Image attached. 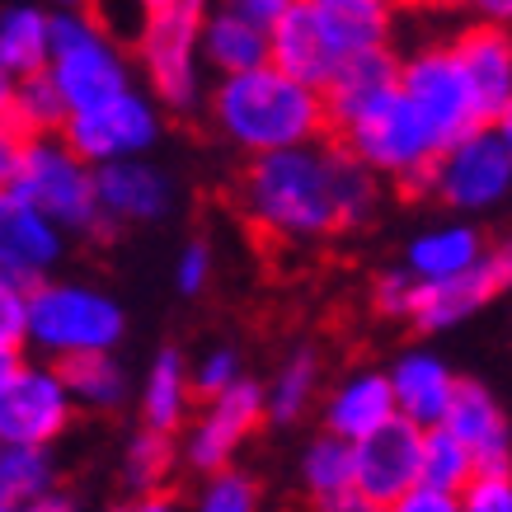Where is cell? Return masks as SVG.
Returning a JSON list of instances; mask_svg holds the SVG:
<instances>
[{"label": "cell", "instance_id": "24", "mask_svg": "<svg viewBox=\"0 0 512 512\" xmlns=\"http://www.w3.org/2000/svg\"><path fill=\"white\" fill-rule=\"evenodd\" d=\"M202 62L217 80L249 76L259 66H273V33L240 10V5H212L202 24Z\"/></svg>", "mask_w": 512, "mask_h": 512}, {"label": "cell", "instance_id": "7", "mask_svg": "<svg viewBox=\"0 0 512 512\" xmlns=\"http://www.w3.org/2000/svg\"><path fill=\"white\" fill-rule=\"evenodd\" d=\"M24 202H33L52 226L66 235H104L109 217L99 207V170L66 146V137H33L24 141L15 184Z\"/></svg>", "mask_w": 512, "mask_h": 512}, {"label": "cell", "instance_id": "15", "mask_svg": "<svg viewBox=\"0 0 512 512\" xmlns=\"http://www.w3.org/2000/svg\"><path fill=\"white\" fill-rule=\"evenodd\" d=\"M442 428L475 456L480 475H512V414L489 381L461 376V390Z\"/></svg>", "mask_w": 512, "mask_h": 512}, {"label": "cell", "instance_id": "27", "mask_svg": "<svg viewBox=\"0 0 512 512\" xmlns=\"http://www.w3.org/2000/svg\"><path fill=\"white\" fill-rule=\"evenodd\" d=\"M184 466L179 437L156 433V428H132L118 456V480H123L127 498H151L165 494V484L174 480V470Z\"/></svg>", "mask_w": 512, "mask_h": 512}, {"label": "cell", "instance_id": "49", "mask_svg": "<svg viewBox=\"0 0 512 512\" xmlns=\"http://www.w3.org/2000/svg\"><path fill=\"white\" fill-rule=\"evenodd\" d=\"M0 512H19V508H15V498L5 494V484H0Z\"/></svg>", "mask_w": 512, "mask_h": 512}, {"label": "cell", "instance_id": "47", "mask_svg": "<svg viewBox=\"0 0 512 512\" xmlns=\"http://www.w3.org/2000/svg\"><path fill=\"white\" fill-rule=\"evenodd\" d=\"M494 132H498V141L508 146V156H512V104L503 113H498V123H494Z\"/></svg>", "mask_w": 512, "mask_h": 512}, {"label": "cell", "instance_id": "21", "mask_svg": "<svg viewBox=\"0 0 512 512\" xmlns=\"http://www.w3.org/2000/svg\"><path fill=\"white\" fill-rule=\"evenodd\" d=\"M451 38V52L466 71L470 90L480 99L489 127L498 123V113L512 104V29H498L489 19H466Z\"/></svg>", "mask_w": 512, "mask_h": 512}, {"label": "cell", "instance_id": "22", "mask_svg": "<svg viewBox=\"0 0 512 512\" xmlns=\"http://www.w3.org/2000/svg\"><path fill=\"white\" fill-rule=\"evenodd\" d=\"M311 15L339 71L357 57L395 52V10L386 0H311Z\"/></svg>", "mask_w": 512, "mask_h": 512}, {"label": "cell", "instance_id": "17", "mask_svg": "<svg viewBox=\"0 0 512 512\" xmlns=\"http://www.w3.org/2000/svg\"><path fill=\"white\" fill-rule=\"evenodd\" d=\"M390 390H395V409H400L404 423L414 428H442L451 414V400L461 390V376L447 357L428 348V343H409L386 362Z\"/></svg>", "mask_w": 512, "mask_h": 512}, {"label": "cell", "instance_id": "41", "mask_svg": "<svg viewBox=\"0 0 512 512\" xmlns=\"http://www.w3.org/2000/svg\"><path fill=\"white\" fill-rule=\"evenodd\" d=\"M19 156H24V137H19V132L5 123V118H0V188L15 184Z\"/></svg>", "mask_w": 512, "mask_h": 512}, {"label": "cell", "instance_id": "42", "mask_svg": "<svg viewBox=\"0 0 512 512\" xmlns=\"http://www.w3.org/2000/svg\"><path fill=\"white\" fill-rule=\"evenodd\" d=\"M311 512H386V508H376L367 494L348 489V494H334V498H325V503H311Z\"/></svg>", "mask_w": 512, "mask_h": 512}, {"label": "cell", "instance_id": "40", "mask_svg": "<svg viewBox=\"0 0 512 512\" xmlns=\"http://www.w3.org/2000/svg\"><path fill=\"white\" fill-rule=\"evenodd\" d=\"M386 512H466L461 508V494H447V489H433V484H419Z\"/></svg>", "mask_w": 512, "mask_h": 512}, {"label": "cell", "instance_id": "10", "mask_svg": "<svg viewBox=\"0 0 512 512\" xmlns=\"http://www.w3.org/2000/svg\"><path fill=\"white\" fill-rule=\"evenodd\" d=\"M428 198L442 202L451 217L461 221H480L494 217L512 202V156L508 146L498 141L494 127H484L475 137L456 141L442 151L433 170V188Z\"/></svg>", "mask_w": 512, "mask_h": 512}, {"label": "cell", "instance_id": "14", "mask_svg": "<svg viewBox=\"0 0 512 512\" xmlns=\"http://www.w3.org/2000/svg\"><path fill=\"white\" fill-rule=\"evenodd\" d=\"M512 292V231L498 235L484 264L461 282H447V287H423L419 282V301H414V320L409 329L433 339V334H447V329H461L470 315H480L489 301Z\"/></svg>", "mask_w": 512, "mask_h": 512}, {"label": "cell", "instance_id": "12", "mask_svg": "<svg viewBox=\"0 0 512 512\" xmlns=\"http://www.w3.org/2000/svg\"><path fill=\"white\" fill-rule=\"evenodd\" d=\"M76 423V400L66 390L62 367L24 357L0 386V447H47Z\"/></svg>", "mask_w": 512, "mask_h": 512}, {"label": "cell", "instance_id": "26", "mask_svg": "<svg viewBox=\"0 0 512 512\" xmlns=\"http://www.w3.org/2000/svg\"><path fill=\"white\" fill-rule=\"evenodd\" d=\"M47 57H52V10L0 5V71L10 80L43 76Z\"/></svg>", "mask_w": 512, "mask_h": 512}, {"label": "cell", "instance_id": "37", "mask_svg": "<svg viewBox=\"0 0 512 512\" xmlns=\"http://www.w3.org/2000/svg\"><path fill=\"white\" fill-rule=\"evenodd\" d=\"M212 278H217V249H212V240H202V235L184 240L179 254H174V287L184 296H202L212 287Z\"/></svg>", "mask_w": 512, "mask_h": 512}, {"label": "cell", "instance_id": "23", "mask_svg": "<svg viewBox=\"0 0 512 512\" xmlns=\"http://www.w3.org/2000/svg\"><path fill=\"white\" fill-rule=\"evenodd\" d=\"M198 414V395H193V362L179 348H156L137 386V419L141 428L184 437V428Z\"/></svg>", "mask_w": 512, "mask_h": 512}, {"label": "cell", "instance_id": "36", "mask_svg": "<svg viewBox=\"0 0 512 512\" xmlns=\"http://www.w3.org/2000/svg\"><path fill=\"white\" fill-rule=\"evenodd\" d=\"M367 301H372V311L381 315V320H390V325H409V320H414V301H419V282L409 278L400 264L381 268V273L372 278Z\"/></svg>", "mask_w": 512, "mask_h": 512}, {"label": "cell", "instance_id": "32", "mask_svg": "<svg viewBox=\"0 0 512 512\" xmlns=\"http://www.w3.org/2000/svg\"><path fill=\"white\" fill-rule=\"evenodd\" d=\"M0 484L15 498V508L57 494V456L47 447H0Z\"/></svg>", "mask_w": 512, "mask_h": 512}, {"label": "cell", "instance_id": "34", "mask_svg": "<svg viewBox=\"0 0 512 512\" xmlns=\"http://www.w3.org/2000/svg\"><path fill=\"white\" fill-rule=\"evenodd\" d=\"M264 508V480L245 466L217 470L198 484L193 494V512H259Z\"/></svg>", "mask_w": 512, "mask_h": 512}, {"label": "cell", "instance_id": "45", "mask_svg": "<svg viewBox=\"0 0 512 512\" xmlns=\"http://www.w3.org/2000/svg\"><path fill=\"white\" fill-rule=\"evenodd\" d=\"M475 19H489L498 29H512V0H480V5H475Z\"/></svg>", "mask_w": 512, "mask_h": 512}, {"label": "cell", "instance_id": "20", "mask_svg": "<svg viewBox=\"0 0 512 512\" xmlns=\"http://www.w3.org/2000/svg\"><path fill=\"white\" fill-rule=\"evenodd\" d=\"M357 456V494H367L376 508H395L409 489L423 484V428L395 419L376 437H367Z\"/></svg>", "mask_w": 512, "mask_h": 512}, {"label": "cell", "instance_id": "48", "mask_svg": "<svg viewBox=\"0 0 512 512\" xmlns=\"http://www.w3.org/2000/svg\"><path fill=\"white\" fill-rule=\"evenodd\" d=\"M10 99H15V80L0 71V118H10Z\"/></svg>", "mask_w": 512, "mask_h": 512}, {"label": "cell", "instance_id": "39", "mask_svg": "<svg viewBox=\"0 0 512 512\" xmlns=\"http://www.w3.org/2000/svg\"><path fill=\"white\" fill-rule=\"evenodd\" d=\"M466 512H512V475H475L461 494Z\"/></svg>", "mask_w": 512, "mask_h": 512}, {"label": "cell", "instance_id": "18", "mask_svg": "<svg viewBox=\"0 0 512 512\" xmlns=\"http://www.w3.org/2000/svg\"><path fill=\"white\" fill-rule=\"evenodd\" d=\"M489 245H494V240L484 235L480 221L447 217V221H433V226H423V231L409 235V245H404V254H400V268L414 282H423V287H447V282L470 278V273L484 264Z\"/></svg>", "mask_w": 512, "mask_h": 512}, {"label": "cell", "instance_id": "8", "mask_svg": "<svg viewBox=\"0 0 512 512\" xmlns=\"http://www.w3.org/2000/svg\"><path fill=\"white\" fill-rule=\"evenodd\" d=\"M400 90L423 113V123L433 127L442 146H456L489 127L466 71L451 52V38H428L400 52Z\"/></svg>", "mask_w": 512, "mask_h": 512}, {"label": "cell", "instance_id": "11", "mask_svg": "<svg viewBox=\"0 0 512 512\" xmlns=\"http://www.w3.org/2000/svg\"><path fill=\"white\" fill-rule=\"evenodd\" d=\"M264 423H268V390H264V381L245 376L235 390L198 404L193 423H188L184 437H179L184 466L193 470L198 480L217 475V470H231L240 447H245Z\"/></svg>", "mask_w": 512, "mask_h": 512}, {"label": "cell", "instance_id": "28", "mask_svg": "<svg viewBox=\"0 0 512 512\" xmlns=\"http://www.w3.org/2000/svg\"><path fill=\"white\" fill-rule=\"evenodd\" d=\"M400 90V52H372V57H357L329 80V123L353 118L357 109H367L372 99Z\"/></svg>", "mask_w": 512, "mask_h": 512}, {"label": "cell", "instance_id": "6", "mask_svg": "<svg viewBox=\"0 0 512 512\" xmlns=\"http://www.w3.org/2000/svg\"><path fill=\"white\" fill-rule=\"evenodd\" d=\"M127 311L118 296L80 278H52L29 292V353L38 362H76L94 353H118Z\"/></svg>", "mask_w": 512, "mask_h": 512}, {"label": "cell", "instance_id": "5", "mask_svg": "<svg viewBox=\"0 0 512 512\" xmlns=\"http://www.w3.org/2000/svg\"><path fill=\"white\" fill-rule=\"evenodd\" d=\"M47 80L57 85L71 113H85L113 94L137 85V62L132 47L113 33V24L99 10L66 5L52 10V57H47Z\"/></svg>", "mask_w": 512, "mask_h": 512}, {"label": "cell", "instance_id": "31", "mask_svg": "<svg viewBox=\"0 0 512 512\" xmlns=\"http://www.w3.org/2000/svg\"><path fill=\"white\" fill-rule=\"evenodd\" d=\"M66 118H71V109H66V99L57 94V85L47 80V71L43 76H29V80H15V99H10V118H5V123L15 127L24 141L62 137Z\"/></svg>", "mask_w": 512, "mask_h": 512}, {"label": "cell", "instance_id": "3", "mask_svg": "<svg viewBox=\"0 0 512 512\" xmlns=\"http://www.w3.org/2000/svg\"><path fill=\"white\" fill-rule=\"evenodd\" d=\"M202 24H207V5L198 0H151L141 5L137 29L127 38L141 85L165 113L207 109L212 71L202 62Z\"/></svg>", "mask_w": 512, "mask_h": 512}, {"label": "cell", "instance_id": "1", "mask_svg": "<svg viewBox=\"0 0 512 512\" xmlns=\"http://www.w3.org/2000/svg\"><path fill=\"white\" fill-rule=\"evenodd\" d=\"M235 202L254 231L282 245H325L334 235H348L343 146L329 137L320 146L245 160L235 179Z\"/></svg>", "mask_w": 512, "mask_h": 512}, {"label": "cell", "instance_id": "13", "mask_svg": "<svg viewBox=\"0 0 512 512\" xmlns=\"http://www.w3.org/2000/svg\"><path fill=\"white\" fill-rule=\"evenodd\" d=\"M71 235L24 202L15 188H0V278L33 292L57 278Z\"/></svg>", "mask_w": 512, "mask_h": 512}, {"label": "cell", "instance_id": "4", "mask_svg": "<svg viewBox=\"0 0 512 512\" xmlns=\"http://www.w3.org/2000/svg\"><path fill=\"white\" fill-rule=\"evenodd\" d=\"M334 141L362 160L386 188H400L409 198H428L437 160L447 151L433 127L423 123V113L404 99V90L381 94L353 118L334 123Z\"/></svg>", "mask_w": 512, "mask_h": 512}, {"label": "cell", "instance_id": "30", "mask_svg": "<svg viewBox=\"0 0 512 512\" xmlns=\"http://www.w3.org/2000/svg\"><path fill=\"white\" fill-rule=\"evenodd\" d=\"M66 390L76 409H94V414H113L123 409L127 400H137L132 390V376L118 362V353H94V357H76V362H62Z\"/></svg>", "mask_w": 512, "mask_h": 512}, {"label": "cell", "instance_id": "33", "mask_svg": "<svg viewBox=\"0 0 512 512\" xmlns=\"http://www.w3.org/2000/svg\"><path fill=\"white\" fill-rule=\"evenodd\" d=\"M475 456H470L447 428H428L423 433V484L447 489V494H466V484L475 480Z\"/></svg>", "mask_w": 512, "mask_h": 512}, {"label": "cell", "instance_id": "46", "mask_svg": "<svg viewBox=\"0 0 512 512\" xmlns=\"http://www.w3.org/2000/svg\"><path fill=\"white\" fill-rule=\"evenodd\" d=\"M24 367V353H10V348H0V386L10 381V376Z\"/></svg>", "mask_w": 512, "mask_h": 512}, {"label": "cell", "instance_id": "2", "mask_svg": "<svg viewBox=\"0 0 512 512\" xmlns=\"http://www.w3.org/2000/svg\"><path fill=\"white\" fill-rule=\"evenodd\" d=\"M202 113H207V127L245 160L282 156V151L320 146V141L334 137L329 99L311 85L292 80L287 71H278V66L212 80Z\"/></svg>", "mask_w": 512, "mask_h": 512}, {"label": "cell", "instance_id": "29", "mask_svg": "<svg viewBox=\"0 0 512 512\" xmlns=\"http://www.w3.org/2000/svg\"><path fill=\"white\" fill-rule=\"evenodd\" d=\"M296 484H301L306 503H325V498H334V494L357 489L353 447L339 442V437H329V433H311L306 447L296 451Z\"/></svg>", "mask_w": 512, "mask_h": 512}, {"label": "cell", "instance_id": "44", "mask_svg": "<svg viewBox=\"0 0 512 512\" xmlns=\"http://www.w3.org/2000/svg\"><path fill=\"white\" fill-rule=\"evenodd\" d=\"M19 512H80V498H76V494H66V489H57V494L38 498V503H24Z\"/></svg>", "mask_w": 512, "mask_h": 512}, {"label": "cell", "instance_id": "25", "mask_svg": "<svg viewBox=\"0 0 512 512\" xmlns=\"http://www.w3.org/2000/svg\"><path fill=\"white\" fill-rule=\"evenodd\" d=\"M268 390V423L273 428H296L301 419L320 414V400H325V362L315 348H292V353L278 362V372L264 381Z\"/></svg>", "mask_w": 512, "mask_h": 512}, {"label": "cell", "instance_id": "19", "mask_svg": "<svg viewBox=\"0 0 512 512\" xmlns=\"http://www.w3.org/2000/svg\"><path fill=\"white\" fill-rule=\"evenodd\" d=\"M99 207L109 226H156L179 207V179L156 160H118L99 170Z\"/></svg>", "mask_w": 512, "mask_h": 512}, {"label": "cell", "instance_id": "16", "mask_svg": "<svg viewBox=\"0 0 512 512\" xmlns=\"http://www.w3.org/2000/svg\"><path fill=\"white\" fill-rule=\"evenodd\" d=\"M395 419H400V409H395L386 367H353L320 400V433L339 437L348 447H362L367 437H376Z\"/></svg>", "mask_w": 512, "mask_h": 512}, {"label": "cell", "instance_id": "9", "mask_svg": "<svg viewBox=\"0 0 512 512\" xmlns=\"http://www.w3.org/2000/svg\"><path fill=\"white\" fill-rule=\"evenodd\" d=\"M160 132H165V109L151 99L146 85H132L94 109L71 113L62 137L85 165L104 170L118 160H146L156 151Z\"/></svg>", "mask_w": 512, "mask_h": 512}, {"label": "cell", "instance_id": "38", "mask_svg": "<svg viewBox=\"0 0 512 512\" xmlns=\"http://www.w3.org/2000/svg\"><path fill=\"white\" fill-rule=\"evenodd\" d=\"M0 348L24 353L29 348V292L0 278Z\"/></svg>", "mask_w": 512, "mask_h": 512}, {"label": "cell", "instance_id": "35", "mask_svg": "<svg viewBox=\"0 0 512 512\" xmlns=\"http://www.w3.org/2000/svg\"><path fill=\"white\" fill-rule=\"evenodd\" d=\"M240 381H245V362H240V353L231 343H212L207 353L193 357V395H198V404L217 400V395L235 390Z\"/></svg>", "mask_w": 512, "mask_h": 512}, {"label": "cell", "instance_id": "43", "mask_svg": "<svg viewBox=\"0 0 512 512\" xmlns=\"http://www.w3.org/2000/svg\"><path fill=\"white\" fill-rule=\"evenodd\" d=\"M113 512H184V508H179L174 494H151V498H127V503H118Z\"/></svg>", "mask_w": 512, "mask_h": 512}]
</instances>
